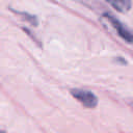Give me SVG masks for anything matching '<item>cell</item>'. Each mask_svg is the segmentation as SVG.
<instances>
[{"label": "cell", "mask_w": 133, "mask_h": 133, "mask_svg": "<svg viewBox=\"0 0 133 133\" xmlns=\"http://www.w3.org/2000/svg\"><path fill=\"white\" fill-rule=\"evenodd\" d=\"M71 94L77 101H79L86 108H95L98 104V98L94 92L89 90L73 88L71 89Z\"/></svg>", "instance_id": "cell-1"}, {"label": "cell", "mask_w": 133, "mask_h": 133, "mask_svg": "<svg viewBox=\"0 0 133 133\" xmlns=\"http://www.w3.org/2000/svg\"><path fill=\"white\" fill-rule=\"evenodd\" d=\"M104 17L107 19V21L110 23V25L116 30L117 34L123 38L125 39L128 44H131L132 43V34L130 32V30L124 25L122 24L117 19H115L112 15L110 14H104Z\"/></svg>", "instance_id": "cell-2"}, {"label": "cell", "mask_w": 133, "mask_h": 133, "mask_svg": "<svg viewBox=\"0 0 133 133\" xmlns=\"http://www.w3.org/2000/svg\"><path fill=\"white\" fill-rule=\"evenodd\" d=\"M113 8L119 12H127L131 8V0H106Z\"/></svg>", "instance_id": "cell-3"}]
</instances>
